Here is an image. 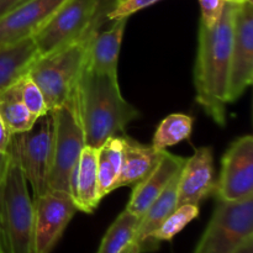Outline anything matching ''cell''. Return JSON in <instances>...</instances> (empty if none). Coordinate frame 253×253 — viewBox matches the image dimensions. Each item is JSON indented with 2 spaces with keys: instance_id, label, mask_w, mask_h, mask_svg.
<instances>
[{
  "instance_id": "cell-3",
  "label": "cell",
  "mask_w": 253,
  "mask_h": 253,
  "mask_svg": "<svg viewBox=\"0 0 253 253\" xmlns=\"http://www.w3.org/2000/svg\"><path fill=\"white\" fill-rule=\"evenodd\" d=\"M9 150L0 184V253H34V203L12 140Z\"/></svg>"
},
{
  "instance_id": "cell-14",
  "label": "cell",
  "mask_w": 253,
  "mask_h": 253,
  "mask_svg": "<svg viewBox=\"0 0 253 253\" xmlns=\"http://www.w3.org/2000/svg\"><path fill=\"white\" fill-rule=\"evenodd\" d=\"M185 160L187 158L175 156L166 150L163 151L160 161L150 174L132 188V194L126 209L141 219L156 198L167 187L170 179L182 170Z\"/></svg>"
},
{
  "instance_id": "cell-23",
  "label": "cell",
  "mask_w": 253,
  "mask_h": 253,
  "mask_svg": "<svg viewBox=\"0 0 253 253\" xmlns=\"http://www.w3.org/2000/svg\"><path fill=\"white\" fill-rule=\"evenodd\" d=\"M193 119L185 114H170L163 119L156 130L152 146L157 150H166L182 141L188 140L192 133Z\"/></svg>"
},
{
  "instance_id": "cell-34",
  "label": "cell",
  "mask_w": 253,
  "mask_h": 253,
  "mask_svg": "<svg viewBox=\"0 0 253 253\" xmlns=\"http://www.w3.org/2000/svg\"><path fill=\"white\" fill-rule=\"evenodd\" d=\"M225 1L234 2V4H241V2H245V1H253V0H225Z\"/></svg>"
},
{
  "instance_id": "cell-6",
  "label": "cell",
  "mask_w": 253,
  "mask_h": 253,
  "mask_svg": "<svg viewBox=\"0 0 253 253\" xmlns=\"http://www.w3.org/2000/svg\"><path fill=\"white\" fill-rule=\"evenodd\" d=\"M253 236V197L217 199L212 216L194 253H232Z\"/></svg>"
},
{
  "instance_id": "cell-32",
  "label": "cell",
  "mask_w": 253,
  "mask_h": 253,
  "mask_svg": "<svg viewBox=\"0 0 253 253\" xmlns=\"http://www.w3.org/2000/svg\"><path fill=\"white\" fill-rule=\"evenodd\" d=\"M232 253H253V236L247 239L241 246Z\"/></svg>"
},
{
  "instance_id": "cell-28",
  "label": "cell",
  "mask_w": 253,
  "mask_h": 253,
  "mask_svg": "<svg viewBox=\"0 0 253 253\" xmlns=\"http://www.w3.org/2000/svg\"><path fill=\"white\" fill-rule=\"evenodd\" d=\"M120 1L121 0H98L95 15H94L93 21H91L90 27H89L85 40H89L93 35H95L96 32L100 31V27L103 26L104 24H106V15H108Z\"/></svg>"
},
{
  "instance_id": "cell-31",
  "label": "cell",
  "mask_w": 253,
  "mask_h": 253,
  "mask_svg": "<svg viewBox=\"0 0 253 253\" xmlns=\"http://www.w3.org/2000/svg\"><path fill=\"white\" fill-rule=\"evenodd\" d=\"M9 162H10V150L7 153H4L0 151V184H1L5 174H6L7 167H9Z\"/></svg>"
},
{
  "instance_id": "cell-33",
  "label": "cell",
  "mask_w": 253,
  "mask_h": 253,
  "mask_svg": "<svg viewBox=\"0 0 253 253\" xmlns=\"http://www.w3.org/2000/svg\"><path fill=\"white\" fill-rule=\"evenodd\" d=\"M120 253H142V251H141L140 244L135 241V240H132Z\"/></svg>"
},
{
  "instance_id": "cell-2",
  "label": "cell",
  "mask_w": 253,
  "mask_h": 253,
  "mask_svg": "<svg viewBox=\"0 0 253 253\" xmlns=\"http://www.w3.org/2000/svg\"><path fill=\"white\" fill-rule=\"evenodd\" d=\"M85 146L99 148L111 136H123L140 113L121 95L116 78L84 66L77 84Z\"/></svg>"
},
{
  "instance_id": "cell-19",
  "label": "cell",
  "mask_w": 253,
  "mask_h": 253,
  "mask_svg": "<svg viewBox=\"0 0 253 253\" xmlns=\"http://www.w3.org/2000/svg\"><path fill=\"white\" fill-rule=\"evenodd\" d=\"M180 172H178L170 179L167 187L163 192L155 199V202L150 205L143 216L141 217L140 225L135 235V241H137L141 246V251L143 252L148 237L151 236L155 230L161 226L163 221L178 208V185H179Z\"/></svg>"
},
{
  "instance_id": "cell-22",
  "label": "cell",
  "mask_w": 253,
  "mask_h": 253,
  "mask_svg": "<svg viewBox=\"0 0 253 253\" xmlns=\"http://www.w3.org/2000/svg\"><path fill=\"white\" fill-rule=\"evenodd\" d=\"M199 216V207L193 204H184L178 207L157 230L151 234L143 252L155 251L160 242L170 241L175 235L179 234L189 222Z\"/></svg>"
},
{
  "instance_id": "cell-5",
  "label": "cell",
  "mask_w": 253,
  "mask_h": 253,
  "mask_svg": "<svg viewBox=\"0 0 253 253\" xmlns=\"http://www.w3.org/2000/svg\"><path fill=\"white\" fill-rule=\"evenodd\" d=\"M51 113L54 123V143L48 188L49 190L69 193L72 173L85 147L77 86L72 95Z\"/></svg>"
},
{
  "instance_id": "cell-10",
  "label": "cell",
  "mask_w": 253,
  "mask_h": 253,
  "mask_svg": "<svg viewBox=\"0 0 253 253\" xmlns=\"http://www.w3.org/2000/svg\"><path fill=\"white\" fill-rule=\"evenodd\" d=\"M253 81V1L236 4L232 24L229 103L241 98Z\"/></svg>"
},
{
  "instance_id": "cell-20",
  "label": "cell",
  "mask_w": 253,
  "mask_h": 253,
  "mask_svg": "<svg viewBox=\"0 0 253 253\" xmlns=\"http://www.w3.org/2000/svg\"><path fill=\"white\" fill-rule=\"evenodd\" d=\"M0 116L11 135L26 132L37 120L22 101L20 81L0 91Z\"/></svg>"
},
{
  "instance_id": "cell-9",
  "label": "cell",
  "mask_w": 253,
  "mask_h": 253,
  "mask_svg": "<svg viewBox=\"0 0 253 253\" xmlns=\"http://www.w3.org/2000/svg\"><path fill=\"white\" fill-rule=\"evenodd\" d=\"M34 203V253H51L76 215L71 194L48 190Z\"/></svg>"
},
{
  "instance_id": "cell-1",
  "label": "cell",
  "mask_w": 253,
  "mask_h": 253,
  "mask_svg": "<svg viewBox=\"0 0 253 253\" xmlns=\"http://www.w3.org/2000/svg\"><path fill=\"white\" fill-rule=\"evenodd\" d=\"M236 4L225 1L220 19L212 27L199 26L194 66L197 101L219 126L226 125L227 94L231 67L232 24Z\"/></svg>"
},
{
  "instance_id": "cell-24",
  "label": "cell",
  "mask_w": 253,
  "mask_h": 253,
  "mask_svg": "<svg viewBox=\"0 0 253 253\" xmlns=\"http://www.w3.org/2000/svg\"><path fill=\"white\" fill-rule=\"evenodd\" d=\"M20 91L25 106L35 118L39 119L49 113L41 89L30 78L29 74L20 79Z\"/></svg>"
},
{
  "instance_id": "cell-8",
  "label": "cell",
  "mask_w": 253,
  "mask_h": 253,
  "mask_svg": "<svg viewBox=\"0 0 253 253\" xmlns=\"http://www.w3.org/2000/svg\"><path fill=\"white\" fill-rule=\"evenodd\" d=\"M96 5L98 0H67L31 36L39 56L85 40Z\"/></svg>"
},
{
  "instance_id": "cell-4",
  "label": "cell",
  "mask_w": 253,
  "mask_h": 253,
  "mask_svg": "<svg viewBox=\"0 0 253 253\" xmlns=\"http://www.w3.org/2000/svg\"><path fill=\"white\" fill-rule=\"evenodd\" d=\"M86 40L39 56L29 69V77L43 94L48 110L63 104L76 89L85 66Z\"/></svg>"
},
{
  "instance_id": "cell-26",
  "label": "cell",
  "mask_w": 253,
  "mask_h": 253,
  "mask_svg": "<svg viewBox=\"0 0 253 253\" xmlns=\"http://www.w3.org/2000/svg\"><path fill=\"white\" fill-rule=\"evenodd\" d=\"M161 0H121L108 15L106 22L115 21L119 19H128L132 14L151 6Z\"/></svg>"
},
{
  "instance_id": "cell-12",
  "label": "cell",
  "mask_w": 253,
  "mask_h": 253,
  "mask_svg": "<svg viewBox=\"0 0 253 253\" xmlns=\"http://www.w3.org/2000/svg\"><path fill=\"white\" fill-rule=\"evenodd\" d=\"M214 156L211 147H200L194 155L185 160L180 170L178 185V207L193 204L199 207L200 203L215 194Z\"/></svg>"
},
{
  "instance_id": "cell-25",
  "label": "cell",
  "mask_w": 253,
  "mask_h": 253,
  "mask_svg": "<svg viewBox=\"0 0 253 253\" xmlns=\"http://www.w3.org/2000/svg\"><path fill=\"white\" fill-rule=\"evenodd\" d=\"M118 178L119 173L111 166L106 156L98 148V190L100 199L116 189Z\"/></svg>"
},
{
  "instance_id": "cell-21",
  "label": "cell",
  "mask_w": 253,
  "mask_h": 253,
  "mask_svg": "<svg viewBox=\"0 0 253 253\" xmlns=\"http://www.w3.org/2000/svg\"><path fill=\"white\" fill-rule=\"evenodd\" d=\"M140 220L127 209L124 210L104 235L98 253H120L135 239Z\"/></svg>"
},
{
  "instance_id": "cell-18",
  "label": "cell",
  "mask_w": 253,
  "mask_h": 253,
  "mask_svg": "<svg viewBox=\"0 0 253 253\" xmlns=\"http://www.w3.org/2000/svg\"><path fill=\"white\" fill-rule=\"evenodd\" d=\"M37 57L39 52L32 37L0 46V91L26 76Z\"/></svg>"
},
{
  "instance_id": "cell-7",
  "label": "cell",
  "mask_w": 253,
  "mask_h": 253,
  "mask_svg": "<svg viewBox=\"0 0 253 253\" xmlns=\"http://www.w3.org/2000/svg\"><path fill=\"white\" fill-rule=\"evenodd\" d=\"M11 140L27 184L31 185L32 199L41 197L49 190L53 163L54 123L51 111L37 119L29 131L12 135Z\"/></svg>"
},
{
  "instance_id": "cell-17",
  "label": "cell",
  "mask_w": 253,
  "mask_h": 253,
  "mask_svg": "<svg viewBox=\"0 0 253 253\" xmlns=\"http://www.w3.org/2000/svg\"><path fill=\"white\" fill-rule=\"evenodd\" d=\"M123 166L116 182V189L121 187L133 188L145 179L156 167L163 151L152 145H143L130 136L123 135Z\"/></svg>"
},
{
  "instance_id": "cell-13",
  "label": "cell",
  "mask_w": 253,
  "mask_h": 253,
  "mask_svg": "<svg viewBox=\"0 0 253 253\" xmlns=\"http://www.w3.org/2000/svg\"><path fill=\"white\" fill-rule=\"evenodd\" d=\"M67 0H27L0 17V46L27 39L37 31Z\"/></svg>"
},
{
  "instance_id": "cell-27",
  "label": "cell",
  "mask_w": 253,
  "mask_h": 253,
  "mask_svg": "<svg viewBox=\"0 0 253 253\" xmlns=\"http://www.w3.org/2000/svg\"><path fill=\"white\" fill-rule=\"evenodd\" d=\"M199 4L202 11L200 24L207 27H212L220 19L225 0H199Z\"/></svg>"
},
{
  "instance_id": "cell-16",
  "label": "cell",
  "mask_w": 253,
  "mask_h": 253,
  "mask_svg": "<svg viewBox=\"0 0 253 253\" xmlns=\"http://www.w3.org/2000/svg\"><path fill=\"white\" fill-rule=\"evenodd\" d=\"M69 194L81 211L91 214L100 203L98 190V148L85 146L72 173Z\"/></svg>"
},
{
  "instance_id": "cell-11",
  "label": "cell",
  "mask_w": 253,
  "mask_h": 253,
  "mask_svg": "<svg viewBox=\"0 0 253 253\" xmlns=\"http://www.w3.org/2000/svg\"><path fill=\"white\" fill-rule=\"evenodd\" d=\"M215 194L217 199L227 202L253 197V137L251 135L237 138L224 153Z\"/></svg>"
},
{
  "instance_id": "cell-15",
  "label": "cell",
  "mask_w": 253,
  "mask_h": 253,
  "mask_svg": "<svg viewBox=\"0 0 253 253\" xmlns=\"http://www.w3.org/2000/svg\"><path fill=\"white\" fill-rule=\"evenodd\" d=\"M127 19H119L105 31H98L86 40L85 67L96 73L118 79L119 54Z\"/></svg>"
},
{
  "instance_id": "cell-29",
  "label": "cell",
  "mask_w": 253,
  "mask_h": 253,
  "mask_svg": "<svg viewBox=\"0 0 253 253\" xmlns=\"http://www.w3.org/2000/svg\"><path fill=\"white\" fill-rule=\"evenodd\" d=\"M12 135L7 130L6 125H5L4 120L0 116V151L4 153L9 152L10 142H11Z\"/></svg>"
},
{
  "instance_id": "cell-30",
  "label": "cell",
  "mask_w": 253,
  "mask_h": 253,
  "mask_svg": "<svg viewBox=\"0 0 253 253\" xmlns=\"http://www.w3.org/2000/svg\"><path fill=\"white\" fill-rule=\"evenodd\" d=\"M26 1L27 0H0V17L9 14Z\"/></svg>"
}]
</instances>
